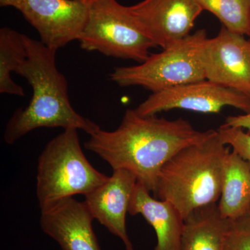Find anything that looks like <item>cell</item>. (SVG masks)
I'll list each match as a JSON object with an SVG mask.
<instances>
[{
  "mask_svg": "<svg viewBox=\"0 0 250 250\" xmlns=\"http://www.w3.org/2000/svg\"><path fill=\"white\" fill-rule=\"evenodd\" d=\"M128 12L156 47L164 49L191 34L203 9L195 0H143Z\"/></svg>",
  "mask_w": 250,
  "mask_h": 250,
  "instance_id": "9c48e42d",
  "label": "cell"
},
{
  "mask_svg": "<svg viewBox=\"0 0 250 250\" xmlns=\"http://www.w3.org/2000/svg\"><path fill=\"white\" fill-rule=\"evenodd\" d=\"M223 125L231 127L241 128L244 130H248V132L250 133V113L238 116H228Z\"/></svg>",
  "mask_w": 250,
  "mask_h": 250,
  "instance_id": "ffe728a7",
  "label": "cell"
},
{
  "mask_svg": "<svg viewBox=\"0 0 250 250\" xmlns=\"http://www.w3.org/2000/svg\"><path fill=\"white\" fill-rule=\"evenodd\" d=\"M216 133L213 129L198 131L183 118L171 121L127 109L116 129L100 128L90 135L84 147L113 170L132 172L138 182L154 193L158 175L169 159L183 148L203 142Z\"/></svg>",
  "mask_w": 250,
  "mask_h": 250,
  "instance_id": "6da1fadb",
  "label": "cell"
},
{
  "mask_svg": "<svg viewBox=\"0 0 250 250\" xmlns=\"http://www.w3.org/2000/svg\"><path fill=\"white\" fill-rule=\"evenodd\" d=\"M27 57L25 35L9 27L0 29V93L24 96V90L11 78Z\"/></svg>",
  "mask_w": 250,
  "mask_h": 250,
  "instance_id": "2e32d148",
  "label": "cell"
},
{
  "mask_svg": "<svg viewBox=\"0 0 250 250\" xmlns=\"http://www.w3.org/2000/svg\"><path fill=\"white\" fill-rule=\"evenodd\" d=\"M206 79L250 98V39L222 27L202 52Z\"/></svg>",
  "mask_w": 250,
  "mask_h": 250,
  "instance_id": "30bf717a",
  "label": "cell"
},
{
  "mask_svg": "<svg viewBox=\"0 0 250 250\" xmlns=\"http://www.w3.org/2000/svg\"><path fill=\"white\" fill-rule=\"evenodd\" d=\"M218 136L225 146L232 148L250 165V133L239 127H231L222 125L217 129Z\"/></svg>",
  "mask_w": 250,
  "mask_h": 250,
  "instance_id": "d6986e66",
  "label": "cell"
},
{
  "mask_svg": "<svg viewBox=\"0 0 250 250\" xmlns=\"http://www.w3.org/2000/svg\"><path fill=\"white\" fill-rule=\"evenodd\" d=\"M225 106L250 113V98L211 81L204 80L152 93L135 110L141 116H147L175 108L219 113Z\"/></svg>",
  "mask_w": 250,
  "mask_h": 250,
  "instance_id": "52a82bcc",
  "label": "cell"
},
{
  "mask_svg": "<svg viewBox=\"0 0 250 250\" xmlns=\"http://www.w3.org/2000/svg\"><path fill=\"white\" fill-rule=\"evenodd\" d=\"M79 42L88 52L143 62L156 47L116 0H95L89 5L88 21Z\"/></svg>",
  "mask_w": 250,
  "mask_h": 250,
  "instance_id": "8992f818",
  "label": "cell"
},
{
  "mask_svg": "<svg viewBox=\"0 0 250 250\" xmlns=\"http://www.w3.org/2000/svg\"><path fill=\"white\" fill-rule=\"evenodd\" d=\"M138 182L131 195L129 213L141 214L155 231L157 243L154 250H180L184 219L170 202L158 200Z\"/></svg>",
  "mask_w": 250,
  "mask_h": 250,
  "instance_id": "4fadbf2b",
  "label": "cell"
},
{
  "mask_svg": "<svg viewBox=\"0 0 250 250\" xmlns=\"http://www.w3.org/2000/svg\"><path fill=\"white\" fill-rule=\"evenodd\" d=\"M207 39L205 29H199L139 65L116 67L110 79L120 86H141L152 93L207 80L202 52Z\"/></svg>",
  "mask_w": 250,
  "mask_h": 250,
  "instance_id": "5b68a950",
  "label": "cell"
},
{
  "mask_svg": "<svg viewBox=\"0 0 250 250\" xmlns=\"http://www.w3.org/2000/svg\"><path fill=\"white\" fill-rule=\"evenodd\" d=\"M27 57L16 73L29 82L32 98L25 108L15 112L4 133L5 142L13 144L39 128H74L91 135L100 129L72 107L66 79L56 65V51L25 35Z\"/></svg>",
  "mask_w": 250,
  "mask_h": 250,
  "instance_id": "7a4b0ae2",
  "label": "cell"
},
{
  "mask_svg": "<svg viewBox=\"0 0 250 250\" xmlns=\"http://www.w3.org/2000/svg\"><path fill=\"white\" fill-rule=\"evenodd\" d=\"M77 1H82V2L86 3V4H90L93 1H95V0H77Z\"/></svg>",
  "mask_w": 250,
  "mask_h": 250,
  "instance_id": "7402d4cb",
  "label": "cell"
},
{
  "mask_svg": "<svg viewBox=\"0 0 250 250\" xmlns=\"http://www.w3.org/2000/svg\"><path fill=\"white\" fill-rule=\"evenodd\" d=\"M228 30L250 37V0H195Z\"/></svg>",
  "mask_w": 250,
  "mask_h": 250,
  "instance_id": "e0dca14e",
  "label": "cell"
},
{
  "mask_svg": "<svg viewBox=\"0 0 250 250\" xmlns=\"http://www.w3.org/2000/svg\"><path fill=\"white\" fill-rule=\"evenodd\" d=\"M84 202L65 199L41 210L40 225L62 250H102Z\"/></svg>",
  "mask_w": 250,
  "mask_h": 250,
  "instance_id": "7c38bea8",
  "label": "cell"
},
{
  "mask_svg": "<svg viewBox=\"0 0 250 250\" xmlns=\"http://www.w3.org/2000/svg\"><path fill=\"white\" fill-rule=\"evenodd\" d=\"M108 177L97 170L85 157L78 129H64L46 145L39 158L36 196L41 210L75 195H85Z\"/></svg>",
  "mask_w": 250,
  "mask_h": 250,
  "instance_id": "277c9868",
  "label": "cell"
},
{
  "mask_svg": "<svg viewBox=\"0 0 250 250\" xmlns=\"http://www.w3.org/2000/svg\"><path fill=\"white\" fill-rule=\"evenodd\" d=\"M22 0H0L1 6H11L18 9Z\"/></svg>",
  "mask_w": 250,
  "mask_h": 250,
  "instance_id": "44dd1931",
  "label": "cell"
},
{
  "mask_svg": "<svg viewBox=\"0 0 250 250\" xmlns=\"http://www.w3.org/2000/svg\"><path fill=\"white\" fill-rule=\"evenodd\" d=\"M89 5L77 0H22L18 10L39 32L41 42L57 52L79 40Z\"/></svg>",
  "mask_w": 250,
  "mask_h": 250,
  "instance_id": "ba28073f",
  "label": "cell"
},
{
  "mask_svg": "<svg viewBox=\"0 0 250 250\" xmlns=\"http://www.w3.org/2000/svg\"><path fill=\"white\" fill-rule=\"evenodd\" d=\"M225 250H250V213L229 220Z\"/></svg>",
  "mask_w": 250,
  "mask_h": 250,
  "instance_id": "ac0fdd59",
  "label": "cell"
},
{
  "mask_svg": "<svg viewBox=\"0 0 250 250\" xmlns=\"http://www.w3.org/2000/svg\"><path fill=\"white\" fill-rule=\"evenodd\" d=\"M229 146L216 134L181 149L159 172L154 195L170 202L184 220L193 210L220 200L225 159Z\"/></svg>",
  "mask_w": 250,
  "mask_h": 250,
  "instance_id": "3957f363",
  "label": "cell"
},
{
  "mask_svg": "<svg viewBox=\"0 0 250 250\" xmlns=\"http://www.w3.org/2000/svg\"><path fill=\"white\" fill-rule=\"evenodd\" d=\"M137 182L130 171L113 170L108 180L84 195L83 201L94 220L120 238L126 250H134L126 231V217Z\"/></svg>",
  "mask_w": 250,
  "mask_h": 250,
  "instance_id": "8fae6325",
  "label": "cell"
},
{
  "mask_svg": "<svg viewBox=\"0 0 250 250\" xmlns=\"http://www.w3.org/2000/svg\"><path fill=\"white\" fill-rule=\"evenodd\" d=\"M229 227L216 204L197 208L184 220L180 250H226Z\"/></svg>",
  "mask_w": 250,
  "mask_h": 250,
  "instance_id": "5bb4252c",
  "label": "cell"
},
{
  "mask_svg": "<svg viewBox=\"0 0 250 250\" xmlns=\"http://www.w3.org/2000/svg\"><path fill=\"white\" fill-rule=\"evenodd\" d=\"M218 207L222 216L228 220L250 213V165L233 150L229 153L224 164Z\"/></svg>",
  "mask_w": 250,
  "mask_h": 250,
  "instance_id": "9a60e30c",
  "label": "cell"
}]
</instances>
